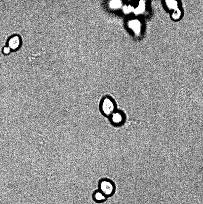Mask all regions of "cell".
<instances>
[{
    "mask_svg": "<svg viewBox=\"0 0 203 204\" xmlns=\"http://www.w3.org/2000/svg\"><path fill=\"white\" fill-rule=\"evenodd\" d=\"M116 104L110 96L105 95L101 99L99 104L100 113L105 116H110L116 110Z\"/></svg>",
    "mask_w": 203,
    "mask_h": 204,
    "instance_id": "cell-1",
    "label": "cell"
},
{
    "mask_svg": "<svg viewBox=\"0 0 203 204\" xmlns=\"http://www.w3.org/2000/svg\"><path fill=\"white\" fill-rule=\"evenodd\" d=\"M98 188L108 198L114 195L116 191L115 183L111 180L103 178L100 179L98 183Z\"/></svg>",
    "mask_w": 203,
    "mask_h": 204,
    "instance_id": "cell-2",
    "label": "cell"
},
{
    "mask_svg": "<svg viewBox=\"0 0 203 204\" xmlns=\"http://www.w3.org/2000/svg\"><path fill=\"white\" fill-rule=\"evenodd\" d=\"M110 116V123L115 126L121 125L125 120L124 113L121 111H115Z\"/></svg>",
    "mask_w": 203,
    "mask_h": 204,
    "instance_id": "cell-3",
    "label": "cell"
},
{
    "mask_svg": "<svg viewBox=\"0 0 203 204\" xmlns=\"http://www.w3.org/2000/svg\"><path fill=\"white\" fill-rule=\"evenodd\" d=\"M92 197L93 201L98 203H104L108 198L98 189L93 191L92 194Z\"/></svg>",
    "mask_w": 203,
    "mask_h": 204,
    "instance_id": "cell-4",
    "label": "cell"
},
{
    "mask_svg": "<svg viewBox=\"0 0 203 204\" xmlns=\"http://www.w3.org/2000/svg\"><path fill=\"white\" fill-rule=\"evenodd\" d=\"M128 25L129 27L132 29L136 34L139 33L140 31V24L137 20H134L129 21Z\"/></svg>",
    "mask_w": 203,
    "mask_h": 204,
    "instance_id": "cell-5",
    "label": "cell"
},
{
    "mask_svg": "<svg viewBox=\"0 0 203 204\" xmlns=\"http://www.w3.org/2000/svg\"><path fill=\"white\" fill-rule=\"evenodd\" d=\"M145 8L144 2L143 1H140L138 7L134 10L136 14H140L142 13Z\"/></svg>",
    "mask_w": 203,
    "mask_h": 204,
    "instance_id": "cell-6",
    "label": "cell"
},
{
    "mask_svg": "<svg viewBox=\"0 0 203 204\" xmlns=\"http://www.w3.org/2000/svg\"><path fill=\"white\" fill-rule=\"evenodd\" d=\"M110 7L112 8H118L120 7L121 5V3L119 0H112L110 1Z\"/></svg>",
    "mask_w": 203,
    "mask_h": 204,
    "instance_id": "cell-7",
    "label": "cell"
},
{
    "mask_svg": "<svg viewBox=\"0 0 203 204\" xmlns=\"http://www.w3.org/2000/svg\"><path fill=\"white\" fill-rule=\"evenodd\" d=\"M166 4L168 7L171 9H176L177 7V2L174 0L166 1Z\"/></svg>",
    "mask_w": 203,
    "mask_h": 204,
    "instance_id": "cell-8",
    "label": "cell"
},
{
    "mask_svg": "<svg viewBox=\"0 0 203 204\" xmlns=\"http://www.w3.org/2000/svg\"><path fill=\"white\" fill-rule=\"evenodd\" d=\"M181 14L180 11L177 9H176L172 14V17L174 19H177L179 18Z\"/></svg>",
    "mask_w": 203,
    "mask_h": 204,
    "instance_id": "cell-9",
    "label": "cell"
},
{
    "mask_svg": "<svg viewBox=\"0 0 203 204\" xmlns=\"http://www.w3.org/2000/svg\"><path fill=\"white\" fill-rule=\"evenodd\" d=\"M123 10L124 13H127L133 11L134 8L133 7L130 6H124L123 7Z\"/></svg>",
    "mask_w": 203,
    "mask_h": 204,
    "instance_id": "cell-10",
    "label": "cell"
}]
</instances>
